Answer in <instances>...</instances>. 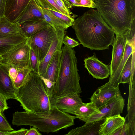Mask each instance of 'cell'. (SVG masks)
<instances>
[{
  "label": "cell",
  "mask_w": 135,
  "mask_h": 135,
  "mask_svg": "<svg viewBox=\"0 0 135 135\" xmlns=\"http://www.w3.org/2000/svg\"><path fill=\"white\" fill-rule=\"evenodd\" d=\"M71 26L80 44L91 50L108 49L115 39L113 31L93 8L74 20Z\"/></svg>",
  "instance_id": "1"
},
{
  "label": "cell",
  "mask_w": 135,
  "mask_h": 135,
  "mask_svg": "<svg viewBox=\"0 0 135 135\" xmlns=\"http://www.w3.org/2000/svg\"><path fill=\"white\" fill-rule=\"evenodd\" d=\"M95 8L116 35L135 37V0H94Z\"/></svg>",
  "instance_id": "2"
},
{
  "label": "cell",
  "mask_w": 135,
  "mask_h": 135,
  "mask_svg": "<svg viewBox=\"0 0 135 135\" xmlns=\"http://www.w3.org/2000/svg\"><path fill=\"white\" fill-rule=\"evenodd\" d=\"M76 117L52 107L50 110L40 113L16 112L13 114L12 124L17 126L22 125L32 126L41 132H57L74 124Z\"/></svg>",
  "instance_id": "3"
},
{
  "label": "cell",
  "mask_w": 135,
  "mask_h": 135,
  "mask_svg": "<svg viewBox=\"0 0 135 135\" xmlns=\"http://www.w3.org/2000/svg\"><path fill=\"white\" fill-rule=\"evenodd\" d=\"M75 54L73 48L62 47L56 81L48 88L49 98L79 94L82 92Z\"/></svg>",
  "instance_id": "4"
},
{
  "label": "cell",
  "mask_w": 135,
  "mask_h": 135,
  "mask_svg": "<svg viewBox=\"0 0 135 135\" xmlns=\"http://www.w3.org/2000/svg\"><path fill=\"white\" fill-rule=\"evenodd\" d=\"M15 97L26 112H42L50 110L52 107L45 82L38 74L32 71L17 89Z\"/></svg>",
  "instance_id": "5"
},
{
  "label": "cell",
  "mask_w": 135,
  "mask_h": 135,
  "mask_svg": "<svg viewBox=\"0 0 135 135\" xmlns=\"http://www.w3.org/2000/svg\"><path fill=\"white\" fill-rule=\"evenodd\" d=\"M55 35V29L50 25L27 38L28 44L35 53L40 63L46 55Z\"/></svg>",
  "instance_id": "6"
},
{
  "label": "cell",
  "mask_w": 135,
  "mask_h": 135,
  "mask_svg": "<svg viewBox=\"0 0 135 135\" xmlns=\"http://www.w3.org/2000/svg\"><path fill=\"white\" fill-rule=\"evenodd\" d=\"M30 49L27 41L20 44L2 55L0 63L13 67L18 70L27 67L30 68Z\"/></svg>",
  "instance_id": "7"
},
{
  "label": "cell",
  "mask_w": 135,
  "mask_h": 135,
  "mask_svg": "<svg viewBox=\"0 0 135 135\" xmlns=\"http://www.w3.org/2000/svg\"><path fill=\"white\" fill-rule=\"evenodd\" d=\"M125 105V99L121 94L111 99L98 109L88 118L85 123L93 122L107 117L120 114L122 113Z\"/></svg>",
  "instance_id": "8"
},
{
  "label": "cell",
  "mask_w": 135,
  "mask_h": 135,
  "mask_svg": "<svg viewBox=\"0 0 135 135\" xmlns=\"http://www.w3.org/2000/svg\"><path fill=\"white\" fill-rule=\"evenodd\" d=\"M51 107H55L64 112L75 115L78 108L83 104L79 94L75 93L64 96L49 98Z\"/></svg>",
  "instance_id": "9"
},
{
  "label": "cell",
  "mask_w": 135,
  "mask_h": 135,
  "mask_svg": "<svg viewBox=\"0 0 135 135\" xmlns=\"http://www.w3.org/2000/svg\"><path fill=\"white\" fill-rule=\"evenodd\" d=\"M120 94L119 86L115 87L109 82L99 87L90 98V102L98 109L117 95Z\"/></svg>",
  "instance_id": "10"
},
{
  "label": "cell",
  "mask_w": 135,
  "mask_h": 135,
  "mask_svg": "<svg viewBox=\"0 0 135 135\" xmlns=\"http://www.w3.org/2000/svg\"><path fill=\"white\" fill-rule=\"evenodd\" d=\"M54 29L55 35L52 44L44 59L40 63L38 74L41 77L45 74L48 64L55 51L57 50H61L62 47L66 29L61 27Z\"/></svg>",
  "instance_id": "11"
},
{
  "label": "cell",
  "mask_w": 135,
  "mask_h": 135,
  "mask_svg": "<svg viewBox=\"0 0 135 135\" xmlns=\"http://www.w3.org/2000/svg\"><path fill=\"white\" fill-rule=\"evenodd\" d=\"M84 61L85 68L94 78L103 79L110 75V65L105 64L99 60L95 53L93 56L85 59Z\"/></svg>",
  "instance_id": "12"
},
{
  "label": "cell",
  "mask_w": 135,
  "mask_h": 135,
  "mask_svg": "<svg viewBox=\"0 0 135 135\" xmlns=\"http://www.w3.org/2000/svg\"><path fill=\"white\" fill-rule=\"evenodd\" d=\"M113 43L112 57L110 69V77L112 76L117 69L123 55L127 41L126 37L123 35L117 34Z\"/></svg>",
  "instance_id": "13"
},
{
  "label": "cell",
  "mask_w": 135,
  "mask_h": 135,
  "mask_svg": "<svg viewBox=\"0 0 135 135\" xmlns=\"http://www.w3.org/2000/svg\"><path fill=\"white\" fill-rule=\"evenodd\" d=\"M31 0H6L4 16L10 21L16 22Z\"/></svg>",
  "instance_id": "14"
},
{
  "label": "cell",
  "mask_w": 135,
  "mask_h": 135,
  "mask_svg": "<svg viewBox=\"0 0 135 135\" xmlns=\"http://www.w3.org/2000/svg\"><path fill=\"white\" fill-rule=\"evenodd\" d=\"M17 90L9 76L8 66L0 63V93L7 100L15 99V93Z\"/></svg>",
  "instance_id": "15"
},
{
  "label": "cell",
  "mask_w": 135,
  "mask_h": 135,
  "mask_svg": "<svg viewBox=\"0 0 135 135\" xmlns=\"http://www.w3.org/2000/svg\"><path fill=\"white\" fill-rule=\"evenodd\" d=\"M44 19L42 8L37 0H31L16 22L21 25L28 21Z\"/></svg>",
  "instance_id": "16"
},
{
  "label": "cell",
  "mask_w": 135,
  "mask_h": 135,
  "mask_svg": "<svg viewBox=\"0 0 135 135\" xmlns=\"http://www.w3.org/2000/svg\"><path fill=\"white\" fill-rule=\"evenodd\" d=\"M125 118L120 114L107 117L100 125L99 135H111L118 128L123 125Z\"/></svg>",
  "instance_id": "17"
},
{
  "label": "cell",
  "mask_w": 135,
  "mask_h": 135,
  "mask_svg": "<svg viewBox=\"0 0 135 135\" xmlns=\"http://www.w3.org/2000/svg\"><path fill=\"white\" fill-rule=\"evenodd\" d=\"M134 43L135 42H131L127 40L123 55L121 61L114 74L109 78L108 82L114 87L119 86L120 84L122 71L127 59L135 49Z\"/></svg>",
  "instance_id": "18"
},
{
  "label": "cell",
  "mask_w": 135,
  "mask_h": 135,
  "mask_svg": "<svg viewBox=\"0 0 135 135\" xmlns=\"http://www.w3.org/2000/svg\"><path fill=\"white\" fill-rule=\"evenodd\" d=\"M22 35L29 38L39 31L50 25L44 19L26 21L20 25Z\"/></svg>",
  "instance_id": "19"
},
{
  "label": "cell",
  "mask_w": 135,
  "mask_h": 135,
  "mask_svg": "<svg viewBox=\"0 0 135 135\" xmlns=\"http://www.w3.org/2000/svg\"><path fill=\"white\" fill-rule=\"evenodd\" d=\"M61 50H57L50 60L44 75L41 77L52 83L56 81L59 69Z\"/></svg>",
  "instance_id": "20"
},
{
  "label": "cell",
  "mask_w": 135,
  "mask_h": 135,
  "mask_svg": "<svg viewBox=\"0 0 135 135\" xmlns=\"http://www.w3.org/2000/svg\"><path fill=\"white\" fill-rule=\"evenodd\" d=\"M27 41V38L21 34L0 36V55L2 56L17 45Z\"/></svg>",
  "instance_id": "21"
},
{
  "label": "cell",
  "mask_w": 135,
  "mask_h": 135,
  "mask_svg": "<svg viewBox=\"0 0 135 135\" xmlns=\"http://www.w3.org/2000/svg\"><path fill=\"white\" fill-rule=\"evenodd\" d=\"M105 119H100L95 122L85 123L83 126L73 129L66 135H98L100 125Z\"/></svg>",
  "instance_id": "22"
},
{
  "label": "cell",
  "mask_w": 135,
  "mask_h": 135,
  "mask_svg": "<svg viewBox=\"0 0 135 135\" xmlns=\"http://www.w3.org/2000/svg\"><path fill=\"white\" fill-rule=\"evenodd\" d=\"M20 34H22L20 24L11 22L5 16L0 17V36Z\"/></svg>",
  "instance_id": "23"
},
{
  "label": "cell",
  "mask_w": 135,
  "mask_h": 135,
  "mask_svg": "<svg viewBox=\"0 0 135 135\" xmlns=\"http://www.w3.org/2000/svg\"><path fill=\"white\" fill-rule=\"evenodd\" d=\"M92 102L83 103L77 109L75 115L76 118L86 123L90 116L94 113L99 112Z\"/></svg>",
  "instance_id": "24"
},
{
  "label": "cell",
  "mask_w": 135,
  "mask_h": 135,
  "mask_svg": "<svg viewBox=\"0 0 135 135\" xmlns=\"http://www.w3.org/2000/svg\"><path fill=\"white\" fill-rule=\"evenodd\" d=\"M42 9L44 19L54 29L61 27L66 30L71 26L67 22L55 16L47 9L42 8Z\"/></svg>",
  "instance_id": "25"
},
{
  "label": "cell",
  "mask_w": 135,
  "mask_h": 135,
  "mask_svg": "<svg viewBox=\"0 0 135 135\" xmlns=\"http://www.w3.org/2000/svg\"><path fill=\"white\" fill-rule=\"evenodd\" d=\"M132 53L128 57L124 66L121 74L120 83H130L132 74Z\"/></svg>",
  "instance_id": "26"
},
{
  "label": "cell",
  "mask_w": 135,
  "mask_h": 135,
  "mask_svg": "<svg viewBox=\"0 0 135 135\" xmlns=\"http://www.w3.org/2000/svg\"><path fill=\"white\" fill-rule=\"evenodd\" d=\"M37 0L42 8L51 9L68 16L66 13L57 4L54 0Z\"/></svg>",
  "instance_id": "27"
},
{
  "label": "cell",
  "mask_w": 135,
  "mask_h": 135,
  "mask_svg": "<svg viewBox=\"0 0 135 135\" xmlns=\"http://www.w3.org/2000/svg\"><path fill=\"white\" fill-rule=\"evenodd\" d=\"M31 71L29 67L25 68L18 70L16 78L13 83L15 88L17 89L23 84L27 76Z\"/></svg>",
  "instance_id": "28"
},
{
  "label": "cell",
  "mask_w": 135,
  "mask_h": 135,
  "mask_svg": "<svg viewBox=\"0 0 135 135\" xmlns=\"http://www.w3.org/2000/svg\"><path fill=\"white\" fill-rule=\"evenodd\" d=\"M39 64L40 62L36 55L32 49L30 48V66L31 71L38 74Z\"/></svg>",
  "instance_id": "29"
},
{
  "label": "cell",
  "mask_w": 135,
  "mask_h": 135,
  "mask_svg": "<svg viewBox=\"0 0 135 135\" xmlns=\"http://www.w3.org/2000/svg\"><path fill=\"white\" fill-rule=\"evenodd\" d=\"M57 4L64 10L68 16H71L73 13L70 8L72 7L71 4L67 0H54Z\"/></svg>",
  "instance_id": "30"
},
{
  "label": "cell",
  "mask_w": 135,
  "mask_h": 135,
  "mask_svg": "<svg viewBox=\"0 0 135 135\" xmlns=\"http://www.w3.org/2000/svg\"><path fill=\"white\" fill-rule=\"evenodd\" d=\"M13 130L3 113L0 114V131L10 132Z\"/></svg>",
  "instance_id": "31"
},
{
  "label": "cell",
  "mask_w": 135,
  "mask_h": 135,
  "mask_svg": "<svg viewBox=\"0 0 135 135\" xmlns=\"http://www.w3.org/2000/svg\"><path fill=\"white\" fill-rule=\"evenodd\" d=\"M47 9L59 18L68 23L71 26L72 25L75 20L72 16H68L51 9Z\"/></svg>",
  "instance_id": "32"
},
{
  "label": "cell",
  "mask_w": 135,
  "mask_h": 135,
  "mask_svg": "<svg viewBox=\"0 0 135 135\" xmlns=\"http://www.w3.org/2000/svg\"><path fill=\"white\" fill-rule=\"evenodd\" d=\"M62 43L65 46L70 48H73L80 44L78 41L67 35L65 36L63 40Z\"/></svg>",
  "instance_id": "33"
},
{
  "label": "cell",
  "mask_w": 135,
  "mask_h": 135,
  "mask_svg": "<svg viewBox=\"0 0 135 135\" xmlns=\"http://www.w3.org/2000/svg\"><path fill=\"white\" fill-rule=\"evenodd\" d=\"M80 5V7L89 8H95V4L94 1L92 0H75Z\"/></svg>",
  "instance_id": "34"
},
{
  "label": "cell",
  "mask_w": 135,
  "mask_h": 135,
  "mask_svg": "<svg viewBox=\"0 0 135 135\" xmlns=\"http://www.w3.org/2000/svg\"><path fill=\"white\" fill-rule=\"evenodd\" d=\"M6 99L4 96L0 93V109L1 113L8 109L9 107L8 106Z\"/></svg>",
  "instance_id": "35"
},
{
  "label": "cell",
  "mask_w": 135,
  "mask_h": 135,
  "mask_svg": "<svg viewBox=\"0 0 135 135\" xmlns=\"http://www.w3.org/2000/svg\"><path fill=\"white\" fill-rule=\"evenodd\" d=\"M8 67L9 76L13 82L16 80L18 75V70L13 67L7 65Z\"/></svg>",
  "instance_id": "36"
},
{
  "label": "cell",
  "mask_w": 135,
  "mask_h": 135,
  "mask_svg": "<svg viewBox=\"0 0 135 135\" xmlns=\"http://www.w3.org/2000/svg\"><path fill=\"white\" fill-rule=\"evenodd\" d=\"M36 128L35 127L31 128L28 130L26 135H41Z\"/></svg>",
  "instance_id": "37"
},
{
  "label": "cell",
  "mask_w": 135,
  "mask_h": 135,
  "mask_svg": "<svg viewBox=\"0 0 135 135\" xmlns=\"http://www.w3.org/2000/svg\"><path fill=\"white\" fill-rule=\"evenodd\" d=\"M129 129V126L128 124L126 122V121L124 123L123 125L122 131L120 135H128Z\"/></svg>",
  "instance_id": "38"
},
{
  "label": "cell",
  "mask_w": 135,
  "mask_h": 135,
  "mask_svg": "<svg viewBox=\"0 0 135 135\" xmlns=\"http://www.w3.org/2000/svg\"><path fill=\"white\" fill-rule=\"evenodd\" d=\"M6 0H2L0 7V17L4 16L5 6Z\"/></svg>",
  "instance_id": "39"
},
{
  "label": "cell",
  "mask_w": 135,
  "mask_h": 135,
  "mask_svg": "<svg viewBox=\"0 0 135 135\" xmlns=\"http://www.w3.org/2000/svg\"><path fill=\"white\" fill-rule=\"evenodd\" d=\"M71 3L72 6L80 7V5L77 3L75 0H67Z\"/></svg>",
  "instance_id": "40"
},
{
  "label": "cell",
  "mask_w": 135,
  "mask_h": 135,
  "mask_svg": "<svg viewBox=\"0 0 135 135\" xmlns=\"http://www.w3.org/2000/svg\"><path fill=\"white\" fill-rule=\"evenodd\" d=\"M13 131L3 132L0 131V135H12Z\"/></svg>",
  "instance_id": "41"
},
{
  "label": "cell",
  "mask_w": 135,
  "mask_h": 135,
  "mask_svg": "<svg viewBox=\"0 0 135 135\" xmlns=\"http://www.w3.org/2000/svg\"><path fill=\"white\" fill-rule=\"evenodd\" d=\"M2 59V56L1 55H0V62Z\"/></svg>",
  "instance_id": "42"
},
{
  "label": "cell",
  "mask_w": 135,
  "mask_h": 135,
  "mask_svg": "<svg viewBox=\"0 0 135 135\" xmlns=\"http://www.w3.org/2000/svg\"><path fill=\"white\" fill-rule=\"evenodd\" d=\"M2 0H0V6L1 5V4Z\"/></svg>",
  "instance_id": "43"
},
{
  "label": "cell",
  "mask_w": 135,
  "mask_h": 135,
  "mask_svg": "<svg viewBox=\"0 0 135 135\" xmlns=\"http://www.w3.org/2000/svg\"><path fill=\"white\" fill-rule=\"evenodd\" d=\"M1 111L0 109V114H1Z\"/></svg>",
  "instance_id": "44"
},
{
  "label": "cell",
  "mask_w": 135,
  "mask_h": 135,
  "mask_svg": "<svg viewBox=\"0 0 135 135\" xmlns=\"http://www.w3.org/2000/svg\"><path fill=\"white\" fill-rule=\"evenodd\" d=\"M93 0V1H94V0Z\"/></svg>",
  "instance_id": "45"
}]
</instances>
